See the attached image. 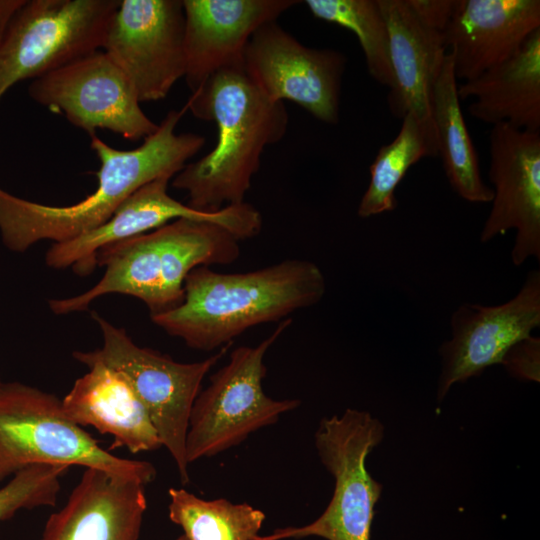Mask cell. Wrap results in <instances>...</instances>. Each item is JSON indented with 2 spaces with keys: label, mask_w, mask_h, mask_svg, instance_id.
Instances as JSON below:
<instances>
[{
  "label": "cell",
  "mask_w": 540,
  "mask_h": 540,
  "mask_svg": "<svg viewBox=\"0 0 540 540\" xmlns=\"http://www.w3.org/2000/svg\"><path fill=\"white\" fill-rule=\"evenodd\" d=\"M185 109L170 110L157 130L132 150L116 149L91 138L100 162L93 193L70 205H48L17 197L0 188V236L10 251L23 253L35 243L70 240L101 225L133 192L160 177L171 179L205 144L195 133H176Z\"/></svg>",
  "instance_id": "1"
},
{
  "label": "cell",
  "mask_w": 540,
  "mask_h": 540,
  "mask_svg": "<svg viewBox=\"0 0 540 540\" xmlns=\"http://www.w3.org/2000/svg\"><path fill=\"white\" fill-rule=\"evenodd\" d=\"M188 109L218 130L214 148L172 179L185 191L190 207L207 213L245 202L266 146L286 134L289 117L282 102H273L254 84L244 66L222 69L192 92Z\"/></svg>",
  "instance_id": "2"
},
{
  "label": "cell",
  "mask_w": 540,
  "mask_h": 540,
  "mask_svg": "<svg viewBox=\"0 0 540 540\" xmlns=\"http://www.w3.org/2000/svg\"><path fill=\"white\" fill-rule=\"evenodd\" d=\"M325 292L324 274L309 260L287 259L244 273L199 266L185 279L183 301L150 317L188 347L217 351L252 327L316 305Z\"/></svg>",
  "instance_id": "3"
},
{
  "label": "cell",
  "mask_w": 540,
  "mask_h": 540,
  "mask_svg": "<svg viewBox=\"0 0 540 540\" xmlns=\"http://www.w3.org/2000/svg\"><path fill=\"white\" fill-rule=\"evenodd\" d=\"M34 464L94 468L145 485L156 476L150 462L103 449L64 414L55 395L20 382H0V482Z\"/></svg>",
  "instance_id": "4"
},
{
  "label": "cell",
  "mask_w": 540,
  "mask_h": 540,
  "mask_svg": "<svg viewBox=\"0 0 540 540\" xmlns=\"http://www.w3.org/2000/svg\"><path fill=\"white\" fill-rule=\"evenodd\" d=\"M383 435V425L365 411L346 409L342 415L323 418L315 432V447L335 482L329 504L307 525L277 528L253 540H370L382 485L370 475L366 459Z\"/></svg>",
  "instance_id": "5"
},
{
  "label": "cell",
  "mask_w": 540,
  "mask_h": 540,
  "mask_svg": "<svg viewBox=\"0 0 540 540\" xmlns=\"http://www.w3.org/2000/svg\"><path fill=\"white\" fill-rule=\"evenodd\" d=\"M291 323V318L279 322L272 334L256 346L232 350L229 361L210 376L189 418V465L239 445L253 432L275 424L282 414L300 405L298 399H273L263 389L265 355Z\"/></svg>",
  "instance_id": "6"
},
{
  "label": "cell",
  "mask_w": 540,
  "mask_h": 540,
  "mask_svg": "<svg viewBox=\"0 0 540 540\" xmlns=\"http://www.w3.org/2000/svg\"><path fill=\"white\" fill-rule=\"evenodd\" d=\"M91 316L103 336L102 348L90 351L91 354L129 383L145 407L162 447L173 458L181 483L188 484L186 436L191 410L205 376L232 343L202 361L180 363L159 351L138 346L125 329L114 326L97 312H91Z\"/></svg>",
  "instance_id": "7"
},
{
  "label": "cell",
  "mask_w": 540,
  "mask_h": 540,
  "mask_svg": "<svg viewBox=\"0 0 540 540\" xmlns=\"http://www.w3.org/2000/svg\"><path fill=\"white\" fill-rule=\"evenodd\" d=\"M120 0H26L0 41V100L36 79L101 50Z\"/></svg>",
  "instance_id": "8"
},
{
  "label": "cell",
  "mask_w": 540,
  "mask_h": 540,
  "mask_svg": "<svg viewBox=\"0 0 540 540\" xmlns=\"http://www.w3.org/2000/svg\"><path fill=\"white\" fill-rule=\"evenodd\" d=\"M28 94L40 105L64 115L90 137L96 135L97 129H107L137 141L158 128L141 109L126 75L103 50L34 79Z\"/></svg>",
  "instance_id": "9"
},
{
  "label": "cell",
  "mask_w": 540,
  "mask_h": 540,
  "mask_svg": "<svg viewBox=\"0 0 540 540\" xmlns=\"http://www.w3.org/2000/svg\"><path fill=\"white\" fill-rule=\"evenodd\" d=\"M170 180L160 177L143 185L101 225L70 240L53 243L45 255L46 264L58 270L71 267L79 276H87L97 266L101 249L181 218L218 224L239 241L254 238L261 232L262 215L250 203L227 206L213 213L201 212L170 196Z\"/></svg>",
  "instance_id": "10"
},
{
  "label": "cell",
  "mask_w": 540,
  "mask_h": 540,
  "mask_svg": "<svg viewBox=\"0 0 540 540\" xmlns=\"http://www.w3.org/2000/svg\"><path fill=\"white\" fill-rule=\"evenodd\" d=\"M182 0H120L102 49L142 102L164 99L185 75Z\"/></svg>",
  "instance_id": "11"
},
{
  "label": "cell",
  "mask_w": 540,
  "mask_h": 540,
  "mask_svg": "<svg viewBox=\"0 0 540 540\" xmlns=\"http://www.w3.org/2000/svg\"><path fill=\"white\" fill-rule=\"evenodd\" d=\"M344 54L303 45L276 21L262 25L250 38L244 70L273 102L291 101L316 119L336 124Z\"/></svg>",
  "instance_id": "12"
},
{
  "label": "cell",
  "mask_w": 540,
  "mask_h": 540,
  "mask_svg": "<svg viewBox=\"0 0 540 540\" xmlns=\"http://www.w3.org/2000/svg\"><path fill=\"white\" fill-rule=\"evenodd\" d=\"M489 179L492 206L480 240L516 231L511 250L514 265L540 260V131L508 124L492 126L489 134Z\"/></svg>",
  "instance_id": "13"
},
{
  "label": "cell",
  "mask_w": 540,
  "mask_h": 540,
  "mask_svg": "<svg viewBox=\"0 0 540 540\" xmlns=\"http://www.w3.org/2000/svg\"><path fill=\"white\" fill-rule=\"evenodd\" d=\"M452 336L440 347L441 400L450 388L500 364L508 349L540 326V271H530L517 294L505 303L461 304L451 315Z\"/></svg>",
  "instance_id": "14"
},
{
  "label": "cell",
  "mask_w": 540,
  "mask_h": 540,
  "mask_svg": "<svg viewBox=\"0 0 540 540\" xmlns=\"http://www.w3.org/2000/svg\"><path fill=\"white\" fill-rule=\"evenodd\" d=\"M294 0H182L185 75L191 92L214 73L243 65L246 46L262 25L276 21Z\"/></svg>",
  "instance_id": "15"
},
{
  "label": "cell",
  "mask_w": 540,
  "mask_h": 540,
  "mask_svg": "<svg viewBox=\"0 0 540 540\" xmlns=\"http://www.w3.org/2000/svg\"><path fill=\"white\" fill-rule=\"evenodd\" d=\"M539 29V0H457L444 32L456 79L472 80L510 59Z\"/></svg>",
  "instance_id": "16"
},
{
  "label": "cell",
  "mask_w": 540,
  "mask_h": 540,
  "mask_svg": "<svg viewBox=\"0 0 540 540\" xmlns=\"http://www.w3.org/2000/svg\"><path fill=\"white\" fill-rule=\"evenodd\" d=\"M146 485L85 468L66 504L48 518L41 540H138Z\"/></svg>",
  "instance_id": "17"
},
{
  "label": "cell",
  "mask_w": 540,
  "mask_h": 540,
  "mask_svg": "<svg viewBox=\"0 0 540 540\" xmlns=\"http://www.w3.org/2000/svg\"><path fill=\"white\" fill-rule=\"evenodd\" d=\"M73 357L89 370L61 400L64 414L81 427L110 434L111 449L123 447L135 454L162 447L145 407L126 379L90 351H74Z\"/></svg>",
  "instance_id": "18"
},
{
  "label": "cell",
  "mask_w": 540,
  "mask_h": 540,
  "mask_svg": "<svg viewBox=\"0 0 540 540\" xmlns=\"http://www.w3.org/2000/svg\"><path fill=\"white\" fill-rule=\"evenodd\" d=\"M385 19L393 86L388 103L395 117L412 113L433 122L430 95L446 56L444 34L425 26L406 0H377Z\"/></svg>",
  "instance_id": "19"
},
{
  "label": "cell",
  "mask_w": 540,
  "mask_h": 540,
  "mask_svg": "<svg viewBox=\"0 0 540 540\" xmlns=\"http://www.w3.org/2000/svg\"><path fill=\"white\" fill-rule=\"evenodd\" d=\"M469 114L491 124L540 131V29L510 59L458 85Z\"/></svg>",
  "instance_id": "20"
},
{
  "label": "cell",
  "mask_w": 540,
  "mask_h": 540,
  "mask_svg": "<svg viewBox=\"0 0 540 540\" xmlns=\"http://www.w3.org/2000/svg\"><path fill=\"white\" fill-rule=\"evenodd\" d=\"M430 113L445 175L455 193L472 203L492 201L482 177L477 153L467 129L458 95L452 57L446 53L430 95Z\"/></svg>",
  "instance_id": "21"
},
{
  "label": "cell",
  "mask_w": 540,
  "mask_h": 540,
  "mask_svg": "<svg viewBox=\"0 0 540 540\" xmlns=\"http://www.w3.org/2000/svg\"><path fill=\"white\" fill-rule=\"evenodd\" d=\"M436 156L433 122L406 114L397 136L379 149L370 166V182L358 205V216L368 218L393 211L397 206L395 190L410 167L422 158Z\"/></svg>",
  "instance_id": "22"
},
{
  "label": "cell",
  "mask_w": 540,
  "mask_h": 540,
  "mask_svg": "<svg viewBox=\"0 0 540 540\" xmlns=\"http://www.w3.org/2000/svg\"><path fill=\"white\" fill-rule=\"evenodd\" d=\"M168 515L188 540H253L266 519L250 504L205 500L184 488L168 490Z\"/></svg>",
  "instance_id": "23"
},
{
  "label": "cell",
  "mask_w": 540,
  "mask_h": 540,
  "mask_svg": "<svg viewBox=\"0 0 540 540\" xmlns=\"http://www.w3.org/2000/svg\"><path fill=\"white\" fill-rule=\"evenodd\" d=\"M303 3L315 18L354 33L370 75L381 85L392 88L388 29L377 0H306Z\"/></svg>",
  "instance_id": "24"
},
{
  "label": "cell",
  "mask_w": 540,
  "mask_h": 540,
  "mask_svg": "<svg viewBox=\"0 0 540 540\" xmlns=\"http://www.w3.org/2000/svg\"><path fill=\"white\" fill-rule=\"evenodd\" d=\"M69 466L34 464L15 475L0 488V521L21 509L55 506L61 489L60 478Z\"/></svg>",
  "instance_id": "25"
},
{
  "label": "cell",
  "mask_w": 540,
  "mask_h": 540,
  "mask_svg": "<svg viewBox=\"0 0 540 540\" xmlns=\"http://www.w3.org/2000/svg\"><path fill=\"white\" fill-rule=\"evenodd\" d=\"M500 364L514 377L539 381L540 339L529 335L513 344Z\"/></svg>",
  "instance_id": "26"
},
{
  "label": "cell",
  "mask_w": 540,
  "mask_h": 540,
  "mask_svg": "<svg viewBox=\"0 0 540 540\" xmlns=\"http://www.w3.org/2000/svg\"><path fill=\"white\" fill-rule=\"evenodd\" d=\"M418 19L428 28L445 32L457 0H406Z\"/></svg>",
  "instance_id": "27"
},
{
  "label": "cell",
  "mask_w": 540,
  "mask_h": 540,
  "mask_svg": "<svg viewBox=\"0 0 540 540\" xmlns=\"http://www.w3.org/2000/svg\"><path fill=\"white\" fill-rule=\"evenodd\" d=\"M26 0H0V41L11 20Z\"/></svg>",
  "instance_id": "28"
},
{
  "label": "cell",
  "mask_w": 540,
  "mask_h": 540,
  "mask_svg": "<svg viewBox=\"0 0 540 540\" xmlns=\"http://www.w3.org/2000/svg\"><path fill=\"white\" fill-rule=\"evenodd\" d=\"M175 540H188V539L185 537V535H181Z\"/></svg>",
  "instance_id": "29"
},
{
  "label": "cell",
  "mask_w": 540,
  "mask_h": 540,
  "mask_svg": "<svg viewBox=\"0 0 540 540\" xmlns=\"http://www.w3.org/2000/svg\"><path fill=\"white\" fill-rule=\"evenodd\" d=\"M1 382V381H0Z\"/></svg>",
  "instance_id": "30"
}]
</instances>
